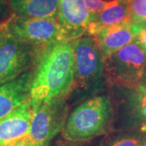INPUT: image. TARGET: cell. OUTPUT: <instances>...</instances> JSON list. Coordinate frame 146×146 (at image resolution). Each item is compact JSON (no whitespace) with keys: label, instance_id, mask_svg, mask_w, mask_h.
Returning <instances> with one entry per match:
<instances>
[{"label":"cell","instance_id":"cell-1","mask_svg":"<svg viewBox=\"0 0 146 146\" xmlns=\"http://www.w3.org/2000/svg\"><path fill=\"white\" fill-rule=\"evenodd\" d=\"M75 78L73 41L48 45L33 68L29 101L32 106L58 98H67Z\"/></svg>","mask_w":146,"mask_h":146},{"label":"cell","instance_id":"cell-2","mask_svg":"<svg viewBox=\"0 0 146 146\" xmlns=\"http://www.w3.org/2000/svg\"><path fill=\"white\" fill-rule=\"evenodd\" d=\"M114 103L108 95H98L77 106L69 114L61 136L74 143H85L111 130Z\"/></svg>","mask_w":146,"mask_h":146},{"label":"cell","instance_id":"cell-3","mask_svg":"<svg viewBox=\"0 0 146 146\" xmlns=\"http://www.w3.org/2000/svg\"><path fill=\"white\" fill-rule=\"evenodd\" d=\"M75 56L74 84L69 96L87 97L97 94L106 83L104 58L95 37L88 33L73 40Z\"/></svg>","mask_w":146,"mask_h":146},{"label":"cell","instance_id":"cell-4","mask_svg":"<svg viewBox=\"0 0 146 146\" xmlns=\"http://www.w3.org/2000/svg\"><path fill=\"white\" fill-rule=\"evenodd\" d=\"M106 83L113 87H135L146 78V54L135 41L104 58Z\"/></svg>","mask_w":146,"mask_h":146},{"label":"cell","instance_id":"cell-5","mask_svg":"<svg viewBox=\"0 0 146 146\" xmlns=\"http://www.w3.org/2000/svg\"><path fill=\"white\" fill-rule=\"evenodd\" d=\"M46 47L23 42L3 32L0 38V85L33 70Z\"/></svg>","mask_w":146,"mask_h":146},{"label":"cell","instance_id":"cell-6","mask_svg":"<svg viewBox=\"0 0 146 146\" xmlns=\"http://www.w3.org/2000/svg\"><path fill=\"white\" fill-rule=\"evenodd\" d=\"M33 106L30 128L26 136L29 141L48 146L61 132L68 117L67 98H58Z\"/></svg>","mask_w":146,"mask_h":146},{"label":"cell","instance_id":"cell-7","mask_svg":"<svg viewBox=\"0 0 146 146\" xmlns=\"http://www.w3.org/2000/svg\"><path fill=\"white\" fill-rule=\"evenodd\" d=\"M2 29L5 34L39 46L65 40L58 21L51 19L12 15L2 25Z\"/></svg>","mask_w":146,"mask_h":146},{"label":"cell","instance_id":"cell-8","mask_svg":"<svg viewBox=\"0 0 146 146\" xmlns=\"http://www.w3.org/2000/svg\"><path fill=\"white\" fill-rule=\"evenodd\" d=\"M92 16L84 0H59L57 21L65 40H76L88 33Z\"/></svg>","mask_w":146,"mask_h":146},{"label":"cell","instance_id":"cell-9","mask_svg":"<svg viewBox=\"0 0 146 146\" xmlns=\"http://www.w3.org/2000/svg\"><path fill=\"white\" fill-rule=\"evenodd\" d=\"M33 115L29 99L0 119V146H7L28 136Z\"/></svg>","mask_w":146,"mask_h":146},{"label":"cell","instance_id":"cell-10","mask_svg":"<svg viewBox=\"0 0 146 146\" xmlns=\"http://www.w3.org/2000/svg\"><path fill=\"white\" fill-rule=\"evenodd\" d=\"M33 69L0 85V119L30 98Z\"/></svg>","mask_w":146,"mask_h":146},{"label":"cell","instance_id":"cell-11","mask_svg":"<svg viewBox=\"0 0 146 146\" xmlns=\"http://www.w3.org/2000/svg\"><path fill=\"white\" fill-rule=\"evenodd\" d=\"M136 36V25L132 23H127L118 26L102 29L93 36L98 42L105 58L134 42Z\"/></svg>","mask_w":146,"mask_h":146},{"label":"cell","instance_id":"cell-12","mask_svg":"<svg viewBox=\"0 0 146 146\" xmlns=\"http://www.w3.org/2000/svg\"><path fill=\"white\" fill-rule=\"evenodd\" d=\"M127 23H131L128 0H119L106 7L98 14L92 16L87 33L94 36L102 29L118 26Z\"/></svg>","mask_w":146,"mask_h":146},{"label":"cell","instance_id":"cell-13","mask_svg":"<svg viewBox=\"0 0 146 146\" xmlns=\"http://www.w3.org/2000/svg\"><path fill=\"white\" fill-rule=\"evenodd\" d=\"M15 16L57 21L59 0H8Z\"/></svg>","mask_w":146,"mask_h":146},{"label":"cell","instance_id":"cell-14","mask_svg":"<svg viewBox=\"0 0 146 146\" xmlns=\"http://www.w3.org/2000/svg\"><path fill=\"white\" fill-rule=\"evenodd\" d=\"M129 90L124 101L121 99V110H125L139 123L141 130L146 131V85L139 84L127 88Z\"/></svg>","mask_w":146,"mask_h":146},{"label":"cell","instance_id":"cell-15","mask_svg":"<svg viewBox=\"0 0 146 146\" xmlns=\"http://www.w3.org/2000/svg\"><path fill=\"white\" fill-rule=\"evenodd\" d=\"M145 143L140 136L123 133L113 136L102 146H144Z\"/></svg>","mask_w":146,"mask_h":146},{"label":"cell","instance_id":"cell-16","mask_svg":"<svg viewBox=\"0 0 146 146\" xmlns=\"http://www.w3.org/2000/svg\"><path fill=\"white\" fill-rule=\"evenodd\" d=\"M128 6L132 24L146 21V0H128Z\"/></svg>","mask_w":146,"mask_h":146},{"label":"cell","instance_id":"cell-17","mask_svg":"<svg viewBox=\"0 0 146 146\" xmlns=\"http://www.w3.org/2000/svg\"><path fill=\"white\" fill-rule=\"evenodd\" d=\"M12 15L8 0H0V25L8 21Z\"/></svg>","mask_w":146,"mask_h":146},{"label":"cell","instance_id":"cell-18","mask_svg":"<svg viewBox=\"0 0 146 146\" xmlns=\"http://www.w3.org/2000/svg\"><path fill=\"white\" fill-rule=\"evenodd\" d=\"M135 25L136 28V36L134 41L142 48V50L146 54V29L141 28L136 25Z\"/></svg>","mask_w":146,"mask_h":146},{"label":"cell","instance_id":"cell-19","mask_svg":"<svg viewBox=\"0 0 146 146\" xmlns=\"http://www.w3.org/2000/svg\"><path fill=\"white\" fill-rule=\"evenodd\" d=\"M48 146H87L84 145V143H74V142H71V141H66L65 139H58L55 141L54 144L50 145V143L48 145Z\"/></svg>","mask_w":146,"mask_h":146},{"label":"cell","instance_id":"cell-20","mask_svg":"<svg viewBox=\"0 0 146 146\" xmlns=\"http://www.w3.org/2000/svg\"><path fill=\"white\" fill-rule=\"evenodd\" d=\"M7 146H44L41 145H37V144H35L33 142L30 141L29 139H27L26 136L23 139H21L20 141H16L15 143L11 144V145H9Z\"/></svg>","mask_w":146,"mask_h":146},{"label":"cell","instance_id":"cell-21","mask_svg":"<svg viewBox=\"0 0 146 146\" xmlns=\"http://www.w3.org/2000/svg\"><path fill=\"white\" fill-rule=\"evenodd\" d=\"M136 25H138L139 27H141V28H145L146 29V21H143V22H141L140 24H135Z\"/></svg>","mask_w":146,"mask_h":146},{"label":"cell","instance_id":"cell-22","mask_svg":"<svg viewBox=\"0 0 146 146\" xmlns=\"http://www.w3.org/2000/svg\"><path fill=\"white\" fill-rule=\"evenodd\" d=\"M3 34V31H2V25H0V38H1V36Z\"/></svg>","mask_w":146,"mask_h":146},{"label":"cell","instance_id":"cell-23","mask_svg":"<svg viewBox=\"0 0 146 146\" xmlns=\"http://www.w3.org/2000/svg\"><path fill=\"white\" fill-rule=\"evenodd\" d=\"M144 146H146V143H145V145H144Z\"/></svg>","mask_w":146,"mask_h":146}]
</instances>
